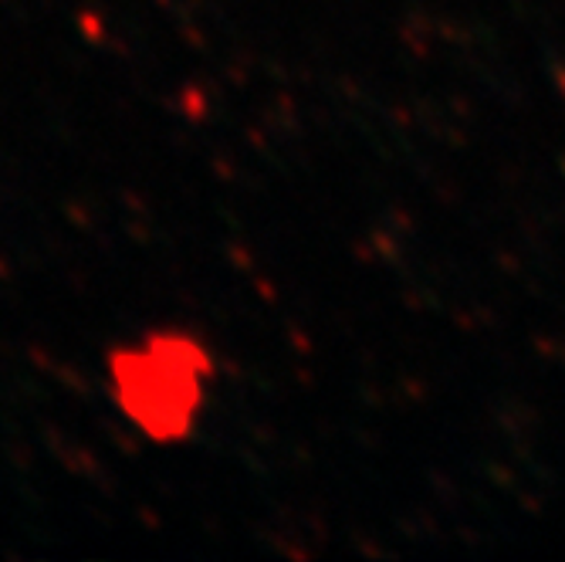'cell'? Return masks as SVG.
Returning a JSON list of instances; mask_svg holds the SVG:
<instances>
[{
	"instance_id": "obj_1",
	"label": "cell",
	"mask_w": 565,
	"mask_h": 562,
	"mask_svg": "<svg viewBox=\"0 0 565 562\" xmlns=\"http://www.w3.org/2000/svg\"><path fill=\"white\" fill-rule=\"evenodd\" d=\"M207 360L196 356L186 339H160L146 352H126L116 380L126 411L157 437H177L186 431L200 403V377Z\"/></svg>"
}]
</instances>
